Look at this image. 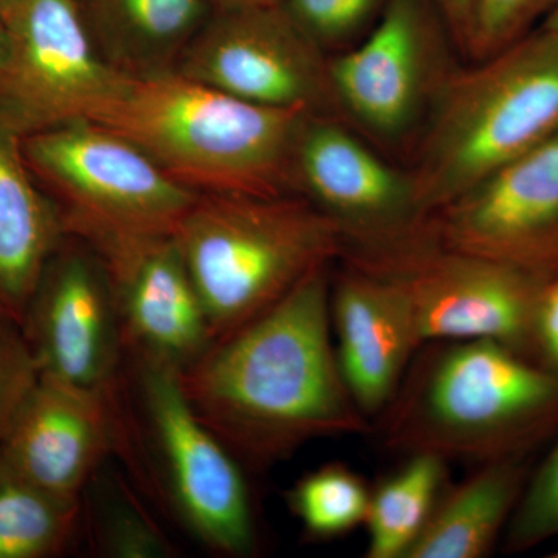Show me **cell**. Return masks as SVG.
Returning <instances> with one entry per match:
<instances>
[{
  "mask_svg": "<svg viewBox=\"0 0 558 558\" xmlns=\"http://www.w3.org/2000/svg\"><path fill=\"white\" fill-rule=\"evenodd\" d=\"M95 46L126 75L174 70L211 16L208 0H80Z\"/></svg>",
  "mask_w": 558,
  "mask_h": 558,
  "instance_id": "cell-19",
  "label": "cell"
},
{
  "mask_svg": "<svg viewBox=\"0 0 558 558\" xmlns=\"http://www.w3.org/2000/svg\"><path fill=\"white\" fill-rule=\"evenodd\" d=\"M425 220L447 247L542 278L558 275V134Z\"/></svg>",
  "mask_w": 558,
  "mask_h": 558,
  "instance_id": "cell-12",
  "label": "cell"
},
{
  "mask_svg": "<svg viewBox=\"0 0 558 558\" xmlns=\"http://www.w3.org/2000/svg\"><path fill=\"white\" fill-rule=\"evenodd\" d=\"M371 492L347 465H323L301 476L288 492L290 512L312 539L348 534L368 515Z\"/></svg>",
  "mask_w": 558,
  "mask_h": 558,
  "instance_id": "cell-23",
  "label": "cell"
},
{
  "mask_svg": "<svg viewBox=\"0 0 558 558\" xmlns=\"http://www.w3.org/2000/svg\"><path fill=\"white\" fill-rule=\"evenodd\" d=\"M537 344L549 365L558 371V275L546 279L539 296Z\"/></svg>",
  "mask_w": 558,
  "mask_h": 558,
  "instance_id": "cell-29",
  "label": "cell"
},
{
  "mask_svg": "<svg viewBox=\"0 0 558 558\" xmlns=\"http://www.w3.org/2000/svg\"><path fill=\"white\" fill-rule=\"evenodd\" d=\"M172 236L213 341L269 310L344 247L339 220L300 194H199Z\"/></svg>",
  "mask_w": 558,
  "mask_h": 558,
  "instance_id": "cell-4",
  "label": "cell"
},
{
  "mask_svg": "<svg viewBox=\"0 0 558 558\" xmlns=\"http://www.w3.org/2000/svg\"><path fill=\"white\" fill-rule=\"evenodd\" d=\"M22 149L40 189L60 209L69 236L89 247L172 236L199 196L130 140L94 121L25 135Z\"/></svg>",
  "mask_w": 558,
  "mask_h": 558,
  "instance_id": "cell-7",
  "label": "cell"
},
{
  "mask_svg": "<svg viewBox=\"0 0 558 558\" xmlns=\"http://www.w3.org/2000/svg\"><path fill=\"white\" fill-rule=\"evenodd\" d=\"M340 258L387 281L409 312L418 344L487 339L537 348L546 279L444 245L421 219L369 236H344Z\"/></svg>",
  "mask_w": 558,
  "mask_h": 558,
  "instance_id": "cell-6",
  "label": "cell"
},
{
  "mask_svg": "<svg viewBox=\"0 0 558 558\" xmlns=\"http://www.w3.org/2000/svg\"><path fill=\"white\" fill-rule=\"evenodd\" d=\"M7 22L11 50L0 117L22 137L94 119L121 72L95 46L80 0H21Z\"/></svg>",
  "mask_w": 558,
  "mask_h": 558,
  "instance_id": "cell-10",
  "label": "cell"
},
{
  "mask_svg": "<svg viewBox=\"0 0 558 558\" xmlns=\"http://www.w3.org/2000/svg\"><path fill=\"white\" fill-rule=\"evenodd\" d=\"M68 236L60 209L25 160L22 135L0 117V314L21 325L40 275Z\"/></svg>",
  "mask_w": 558,
  "mask_h": 558,
  "instance_id": "cell-18",
  "label": "cell"
},
{
  "mask_svg": "<svg viewBox=\"0 0 558 558\" xmlns=\"http://www.w3.org/2000/svg\"><path fill=\"white\" fill-rule=\"evenodd\" d=\"M388 0H279L293 24L319 49L339 46L377 21Z\"/></svg>",
  "mask_w": 558,
  "mask_h": 558,
  "instance_id": "cell-25",
  "label": "cell"
},
{
  "mask_svg": "<svg viewBox=\"0 0 558 558\" xmlns=\"http://www.w3.org/2000/svg\"><path fill=\"white\" fill-rule=\"evenodd\" d=\"M557 418L558 371L475 339L418 349L377 428L398 453L487 464L512 458Z\"/></svg>",
  "mask_w": 558,
  "mask_h": 558,
  "instance_id": "cell-3",
  "label": "cell"
},
{
  "mask_svg": "<svg viewBox=\"0 0 558 558\" xmlns=\"http://www.w3.org/2000/svg\"><path fill=\"white\" fill-rule=\"evenodd\" d=\"M174 70L266 108L340 112L329 61L279 2L213 11Z\"/></svg>",
  "mask_w": 558,
  "mask_h": 558,
  "instance_id": "cell-9",
  "label": "cell"
},
{
  "mask_svg": "<svg viewBox=\"0 0 558 558\" xmlns=\"http://www.w3.org/2000/svg\"><path fill=\"white\" fill-rule=\"evenodd\" d=\"M108 502L101 510L100 535H97L109 556L165 557L171 553L170 543L138 512L137 506L124 498Z\"/></svg>",
  "mask_w": 558,
  "mask_h": 558,
  "instance_id": "cell-28",
  "label": "cell"
},
{
  "mask_svg": "<svg viewBox=\"0 0 558 558\" xmlns=\"http://www.w3.org/2000/svg\"><path fill=\"white\" fill-rule=\"evenodd\" d=\"M446 465L433 454H411L399 472L371 492L366 557H407L440 497Z\"/></svg>",
  "mask_w": 558,
  "mask_h": 558,
  "instance_id": "cell-21",
  "label": "cell"
},
{
  "mask_svg": "<svg viewBox=\"0 0 558 558\" xmlns=\"http://www.w3.org/2000/svg\"><path fill=\"white\" fill-rule=\"evenodd\" d=\"M38 379V365L21 326L0 314V440Z\"/></svg>",
  "mask_w": 558,
  "mask_h": 558,
  "instance_id": "cell-27",
  "label": "cell"
},
{
  "mask_svg": "<svg viewBox=\"0 0 558 558\" xmlns=\"http://www.w3.org/2000/svg\"><path fill=\"white\" fill-rule=\"evenodd\" d=\"M83 502L44 490L0 462V558L61 556Z\"/></svg>",
  "mask_w": 558,
  "mask_h": 558,
  "instance_id": "cell-22",
  "label": "cell"
},
{
  "mask_svg": "<svg viewBox=\"0 0 558 558\" xmlns=\"http://www.w3.org/2000/svg\"><path fill=\"white\" fill-rule=\"evenodd\" d=\"M213 9H234V7L255 5V3L277 2V0H208Z\"/></svg>",
  "mask_w": 558,
  "mask_h": 558,
  "instance_id": "cell-32",
  "label": "cell"
},
{
  "mask_svg": "<svg viewBox=\"0 0 558 558\" xmlns=\"http://www.w3.org/2000/svg\"><path fill=\"white\" fill-rule=\"evenodd\" d=\"M523 470L510 459L487 462L440 494L405 558H480L497 543L521 497Z\"/></svg>",
  "mask_w": 558,
  "mask_h": 558,
  "instance_id": "cell-20",
  "label": "cell"
},
{
  "mask_svg": "<svg viewBox=\"0 0 558 558\" xmlns=\"http://www.w3.org/2000/svg\"><path fill=\"white\" fill-rule=\"evenodd\" d=\"M310 116L255 105L175 70L126 75L97 113L180 185L197 194L279 196L293 190V153Z\"/></svg>",
  "mask_w": 558,
  "mask_h": 558,
  "instance_id": "cell-2",
  "label": "cell"
},
{
  "mask_svg": "<svg viewBox=\"0 0 558 558\" xmlns=\"http://www.w3.org/2000/svg\"><path fill=\"white\" fill-rule=\"evenodd\" d=\"M90 248L105 264L116 290L126 354L179 371L193 365L213 337L174 236L130 238Z\"/></svg>",
  "mask_w": 558,
  "mask_h": 558,
  "instance_id": "cell-15",
  "label": "cell"
},
{
  "mask_svg": "<svg viewBox=\"0 0 558 558\" xmlns=\"http://www.w3.org/2000/svg\"><path fill=\"white\" fill-rule=\"evenodd\" d=\"M130 357L143 424L179 519L213 553L250 556L256 534L244 465L191 409L179 369Z\"/></svg>",
  "mask_w": 558,
  "mask_h": 558,
  "instance_id": "cell-8",
  "label": "cell"
},
{
  "mask_svg": "<svg viewBox=\"0 0 558 558\" xmlns=\"http://www.w3.org/2000/svg\"><path fill=\"white\" fill-rule=\"evenodd\" d=\"M451 35L464 44L475 0H435Z\"/></svg>",
  "mask_w": 558,
  "mask_h": 558,
  "instance_id": "cell-30",
  "label": "cell"
},
{
  "mask_svg": "<svg viewBox=\"0 0 558 558\" xmlns=\"http://www.w3.org/2000/svg\"><path fill=\"white\" fill-rule=\"evenodd\" d=\"M40 376L119 396L124 344L105 264L68 236L40 275L21 322Z\"/></svg>",
  "mask_w": 558,
  "mask_h": 558,
  "instance_id": "cell-11",
  "label": "cell"
},
{
  "mask_svg": "<svg viewBox=\"0 0 558 558\" xmlns=\"http://www.w3.org/2000/svg\"><path fill=\"white\" fill-rule=\"evenodd\" d=\"M119 398L39 374L0 440V462L50 494L83 501L102 461L128 440Z\"/></svg>",
  "mask_w": 558,
  "mask_h": 558,
  "instance_id": "cell-14",
  "label": "cell"
},
{
  "mask_svg": "<svg viewBox=\"0 0 558 558\" xmlns=\"http://www.w3.org/2000/svg\"><path fill=\"white\" fill-rule=\"evenodd\" d=\"M553 557H556V558H558V550H557V554H554V556H553Z\"/></svg>",
  "mask_w": 558,
  "mask_h": 558,
  "instance_id": "cell-35",
  "label": "cell"
},
{
  "mask_svg": "<svg viewBox=\"0 0 558 558\" xmlns=\"http://www.w3.org/2000/svg\"><path fill=\"white\" fill-rule=\"evenodd\" d=\"M330 286L329 266L319 267L179 371L191 409L245 468H270L312 440L373 429L341 374Z\"/></svg>",
  "mask_w": 558,
  "mask_h": 558,
  "instance_id": "cell-1",
  "label": "cell"
},
{
  "mask_svg": "<svg viewBox=\"0 0 558 558\" xmlns=\"http://www.w3.org/2000/svg\"><path fill=\"white\" fill-rule=\"evenodd\" d=\"M20 2L21 0H0V14L7 20Z\"/></svg>",
  "mask_w": 558,
  "mask_h": 558,
  "instance_id": "cell-34",
  "label": "cell"
},
{
  "mask_svg": "<svg viewBox=\"0 0 558 558\" xmlns=\"http://www.w3.org/2000/svg\"><path fill=\"white\" fill-rule=\"evenodd\" d=\"M330 323L352 399L379 416L421 349L409 312L387 281L347 266L330 286Z\"/></svg>",
  "mask_w": 558,
  "mask_h": 558,
  "instance_id": "cell-17",
  "label": "cell"
},
{
  "mask_svg": "<svg viewBox=\"0 0 558 558\" xmlns=\"http://www.w3.org/2000/svg\"><path fill=\"white\" fill-rule=\"evenodd\" d=\"M558 535V444L521 492L506 534V549L526 550Z\"/></svg>",
  "mask_w": 558,
  "mask_h": 558,
  "instance_id": "cell-26",
  "label": "cell"
},
{
  "mask_svg": "<svg viewBox=\"0 0 558 558\" xmlns=\"http://www.w3.org/2000/svg\"><path fill=\"white\" fill-rule=\"evenodd\" d=\"M539 25L558 35V2L556 3V7L550 10L548 16L545 17V21H543Z\"/></svg>",
  "mask_w": 558,
  "mask_h": 558,
  "instance_id": "cell-33",
  "label": "cell"
},
{
  "mask_svg": "<svg viewBox=\"0 0 558 558\" xmlns=\"http://www.w3.org/2000/svg\"><path fill=\"white\" fill-rule=\"evenodd\" d=\"M558 134V35L538 25L444 81L414 172L422 219Z\"/></svg>",
  "mask_w": 558,
  "mask_h": 558,
  "instance_id": "cell-5",
  "label": "cell"
},
{
  "mask_svg": "<svg viewBox=\"0 0 558 558\" xmlns=\"http://www.w3.org/2000/svg\"><path fill=\"white\" fill-rule=\"evenodd\" d=\"M293 190L344 234L388 233L421 220L413 175L389 167L336 117L310 116L293 153Z\"/></svg>",
  "mask_w": 558,
  "mask_h": 558,
  "instance_id": "cell-16",
  "label": "cell"
},
{
  "mask_svg": "<svg viewBox=\"0 0 558 558\" xmlns=\"http://www.w3.org/2000/svg\"><path fill=\"white\" fill-rule=\"evenodd\" d=\"M277 2H279V0H277Z\"/></svg>",
  "mask_w": 558,
  "mask_h": 558,
  "instance_id": "cell-36",
  "label": "cell"
},
{
  "mask_svg": "<svg viewBox=\"0 0 558 558\" xmlns=\"http://www.w3.org/2000/svg\"><path fill=\"white\" fill-rule=\"evenodd\" d=\"M438 16L435 0H388L366 39L329 61L340 112L379 137L405 134L440 87Z\"/></svg>",
  "mask_w": 558,
  "mask_h": 558,
  "instance_id": "cell-13",
  "label": "cell"
},
{
  "mask_svg": "<svg viewBox=\"0 0 558 558\" xmlns=\"http://www.w3.org/2000/svg\"><path fill=\"white\" fill-rule=\"evenodd\" d=\"M11 50V33L9 22L0 14V80L5 72Z\"/></svg>",
  "mask_w": 558,
  "mask_h": 558,
  "instance_id": "cell-31",
  "label": "cell"
},
{
  "mask_svg": "<svg viewBox=\"0 0 558 558\" xmlns=\"http://www.w3.org/2000/svg\"><path fill=\"white\" fill-rule=\"evenodd\" d=\"M558 0H475L464 47L483 61L535 31Z\"/></svg>",
  "mask_w": 558,
  "mask_h": 558,
  "instance_id": "cell-24",
  "label": "cell"
}]
</instances>
